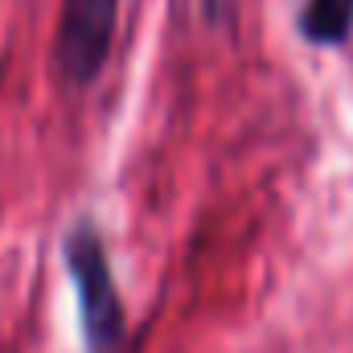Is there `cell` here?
<instances>
[{
  "mask_svg": "<svg viewBox=\"0 0 353 353\" xmlns=\"http://www.w3.org/2000/svg\"><path fill=\"white\" fill-rule=\"evenodd\" d=\"M62 263L79 300V325L87 353H128V312L111 271L107 243L90 218H79L62 234Z\"/></svg>",
  "mask_w": 353,
  "mask_h": 353,
  "instance_id": "obj_1",
  "label": "cell"
},
{
  "mask_svg": "<svg viewBox=\"0 0 353 353\" xmlns=\"http://www.w3.org/2000/svg\"><path fill=\"white\" fill-rule=\"evenodd\" d=\"M296 29L316 50H337L353 37V0H304Z\"/></svg>",
  "mask_w": 353,
  "mask_h": 353,
  "instance_id": "obj_3",
  "label": "cell"
},
{
  "mask_svg": "<svg viewBox=\"0 0 353 353\" xmlns=\"http://www.w3.org/2000/svg\"><path fill=\"white\" fill-rule=\"evenodd\" d=\"M119 25V0H62L54 33V79L62 90H87L111 58Z\"/></svg>",
  "mask_w": 353,
  "mask_h": 353,
  "instance_id": "obj_2",
  "label": "cell"
}]
</instances>
